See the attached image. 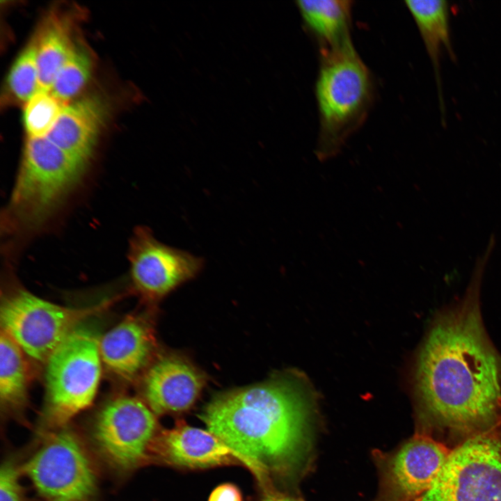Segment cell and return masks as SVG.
I'll use <instances>...</instances> for the list:
<instances>
[{
  "label": "cell",
  "mask_w": 501,
  "mask_h": 501,
  "mask_svg": "<svg viewBox=\"0 0 501 501\" xmlns=\"http://www.w3.org/2000/svg\"><path fill=\"white\" fill-rule=\"evenodd\" d=\"M486 262L477 259L464 297L435 319L414 378L425 418L472 435L501 421V357L486 332L479 300Z\"/></svg>",
  "instance_id": "6da1fadb"
},
{
  "label": "cell",
  "mask_w": 501,
  "mask_h": 501,
  "mask_svg": "<svg viewBox=\"0 0 501 501\" xmlns=\"http://www.w3.org/2000/svg\"><path fill=\"white\" fill-rule=\"evenodd\" d=\"M201 419L243 459L264 488L271 486V474L289 476L308 458L310 407L290 382L272 380L219 395Z\"/></svg>",
  "instance_id": "7a4b0ae2"
},
{
  "label": "cell",
  "mask_w": 501,
  "mask_h": 501,
  "mask_svg": "<svg viewBox=\"0 0 501 501\" xmlns=\"http://www.w3.org/2000/svg\"><path fill=\"white\" fill-rule=\"evenodd\" d=\"M315 95L319 152L336 151L365 121L374 97L372 74L353 43L320 50Z\"/></svg>",
  "instance_id": "3957f363"
},
{
  "label": "cell",
  "mask_w": 501,
  "mask_h": 501,
  "mask_svg": "<svg viewBox=\"0 0 501 501\" xmlns=\"http://www.w3.org/2000/svg\"><path fill=\"white\" fill-rule=\"evenodd\" d=\"M100 339L91 330L75 328L45 363L44 418L58 429L93 403L100 384Z\"/></svg>",
  "instance_id": "277c9868"
},
{
  "label": "cell",
  "mask_w": 501,
  "mask_h": 501,
  "mask_svg": "<svg viewBox=\"0 0 501 501\" xmlns=\"http://www.w3.org/2000/svg\"><path fill=\"white\" fill-rule=\"evenodd\" d=\"M72 308L15 288L1 304V331L33 360L46 363L51 354L86 317L105 307Z\"/></svg>",
  "instance_id": "5b68a950"
},
{
  "label": "cell",
  "mask_w": 501,
  "mask_h": 501,
  "mask_svg": "<svg viewBox=\"0 0 501 501\" xmlns=\"http://www.w3.org/2000/svg\"><path fill=\"white\" fill-rule=\"evenodd\" d=\"M20 469L45 501H90L97 490V473L88 452L65 427L50 432Z\"/></svg>",
  "instance_id": "8992f818"
},
{
  "label": "cell",
  "mask_w": 501,
  "mask_h": 501,
  "mask_svg": "<svg viewBox=\"0 0 501 501\" xmlns=\"http://www.w3.org/2000/svg\"><path fill=\"white\" fill-rule=\"evenodd\" d=\"M415 501H501V438L488 430L452 450L431 488Z\"/></svg>",
  "instance_id": "52a82bcc"
},
{
  "label": "cell",
  "mask_w": 501,
  "mask_h": 501,
  "mask_svg": "<svg viewBox=\"0 0 501 501\" xmlns=\"http://www.w3.org/2000/svg\"><path fill=\"white\" fill-rule=\"evenodd\" d=\"M159 432L157 415L136 397H119L97 413L92 436L101 456L120 472L150 462L151 447Z\"/></svg>",
  "instance_id": "ba28073f"
},
{
  "label": "cell",
  "mask_w": 501,
  "mask_h": 501,
  "mask_svg": "<svg viewBox=\"0 0 501 501\" xmlns=\"http://www.w3.org/2000/svg\"><path fill=\"white\" fill-rule=\"evenodd\" d=\"M127 256L133 287L148 301L160 300L196 277L205 263L201 257L159 241L143 225L134 230Z\"/></svg>",
  "instance_id": "9c48e42d"
},
{
  "label": "cell",
  "mask_w": 501,
  "mask_h": 501,
  "mask_svg": "<svg viewBox=\"0 0 501 501\" xmlns=\"http://www.w3.org/2000/svg\"><path fill=\"white\" fill-rule=\"evenodd\" d=\"M452 450L430 435L418 433L385 460L383 484L395 501H415L433 486Z\"/></svg>",
  "instance_id": "30bf717a"
},
{
  "label": "cell",
  "mask_w": 501,
  "mask_h": 501,
  "mask_svg": "<svg viewBox=\"0 0 501 501\" xmlns=\"http://www.w3.org/2000/svg\"><path fill=\"white\" fill-rule=\"evenodd\" d=\"M150 459L188 469L245 466L243 459L215 434L183 421L171 429L159 431L151 447Z\"/></svg>",
  "instance_id": "8fae6325"
},
{
  "label": "cell",
  "mask_w": 501,
  "mask_h": 501,
  "mask_svg": "<svg viewBox=\"0 0 501 501\" xmlns=\"http://www.w3.org/2000/svg\"><path fill=\"white\" fill-rule=\"evenodd\" d=\"M205 384L204 375L183 358L164 355L145 369L142 381L144 401L161 415L189 410Z\"/></svg>",
  "instance_id": "7c38bea8"
},
{
  "label": "cell",
  "mask_w": 501,
  "mask_h": 501,
  "mask_svg": "<svg viewBox=\"0 0 501 501\" xmlns=\"http://www.w3.org/2000/svg\"><path fill=\"white\" fill-rule=\"evenodd\" d=\"M102 363L113 374L126 380L136 377L152 362L155 340L142 317H128L100 338Z\"/></svg>",
  "instance_id": "4fadbf2b"
},
{
  "label": "cell",
  "mask_w": 501,
  "mask_h": 501,
  "mask_svg": "<svg viewBox=\"0 0 501 501\" xmlns=\"http://www.w3.org/2000/svg\"><path fill=\"white\" fill-rule=\"evenodd\" d=\"M106 105L97 97L67 104L46 137L67 152L90 163L101 128Z\"/></svg>",
  "instance_id": "5bb4252c"
},
{
  "label": "cell",
  "mask_w": 501,
  "mask_h": 501,
  "mask_svg": "<svg viewBox=\"0 0 501 501\" xmlns=\"http://www.w3.org/2000/svg\"><path fill=\"white\" fill-rule=\"evenodd\" d=\"M296 6L320 50L335 49L352 43L351 1L299 0Z\"/></svg>",
  "instance_id": "9a60e30c"
},
{
  "label": "cell",
  "mask_w": 501,
  "mask_h": 501,
  "mask_svg": "<svg viewBox=\"0 0 501 501\" xmlns=\"http://www.w3.org/2000/svg\"><path fill=\"white\" fill-rule=\"evenodd\" d=\"M72 21L68 16L50 14L38 36L37 63L40 90L50 91L55 77L72 52Z\"/></svg>",
  "instance_id": "2e32d148"
},
{
  "label": "cell",
  "mask_w": 501,
  "mask_h": 501,
  "mask_svg": "<svg viewBox=\"0 0 501 501\" xmlns=\"http://www.w3.org/2000/svg\"><path fill=\"white\" fill-rule=\"evenodd\" d=\"M424 42L439 84L440 58L443 49L455 58L451 42L450 6L444 0H410L405 1Z\"/></svg>",
  "instance_id": "e0dca14e"
},
{
  "label": "cell",
  "mask_w": 501,
  "mask_h": 501,
  "mask_svg": "<svg viewBox=\"0 0 501 501\" xmlns=\"http://www.w3.org/2000/svg\"><path fill=\"white\" fill-rule=\"evenodd\" d=\"M25 353L5 333L0 337V401L5 411L22 409L27 401L29 374Z\"/></svg>",
  "instance_id": "ac0fdd59"
},
{
  "label": "cell",
  "mask_w": 501,
  "mask_h": 501,
  "mask_svg": "<svg viewBox=\"0 0 501 501\" xmlns=\"http://www.w3.org/2000/svg\"><path fill=\"white\" fill-rule=\"evenodd\" d=\"M92 61L88 50L81 44H75L55 77L50 92L65 103L75 97L90 79Z\"/></svg>",
  "instance_id": "d6986e66"
},
{
  "label": "cell",
  "mask_w": 501,
  "mask_h": 501,
  "mask_svg": "<svg viewBox=\"0 0 501 501\" xmlns=\"http://www.w3.org/2000/svg\"><path fill=\"white\" fill-rule=\"evenodd\" d=\"M66 105L50 91L38 90L24 109L23 122L28 137L46 136Z\"/></svg>",
  "instance_id": "ffe728a7"
},
{
  "label": "cell",
  "mask_w": 501,
  "mask_h": 501,
  "mask_svg": "<svg viewBox=\"0 0 501 501\" xmlns=\"http://www.w3.org/2000/svg\"><path fill=\"white\" fill-rule=\"evenodd\" d=\"M6 85L10 95L20 102H27L40 90L37 47L34 39L13 63Z\"/></svg>",
  "instance_id": "44dd1931"
},
{
  "label": "cell",
  "mask_w": 501,
  "mask_h": 501,
  "mask_svg": "<svg viewBox=\"0 0 501 501\" xmlns=\"http://www.w3.org/2000/svg\"><path fill=\"white\" fill-rule=\"evenodd\" d=\"M21 469L12 460L3 463L0 471V501H26L19 482Z\"/></svg>",
  "instance_id": "7402d4cb"
},
{
  "label": "cell",
  "mask_w": 501,
  "mask_h": 501,
  "mask_svg": "<svg viewBox=\"0 0 501 501\" xmlns=\"http://www.w3.org/2000/svg\"><path fill=\"white\" fill-rule=\"evenodd\" d=\"M208 501H242V495L236 485L225 483L212 491Z\"/></svg>",
  "instance_id": "603a6c76"
},
{
  "label": "cell",
  "mask_w": 501,
  "mask_h": 501,
  "mask_svg": "<svg viewBox=\"0 0 501 501\" xmlns=\"http://www.w3.org/2000/svg\"><path fill=\"white\" fill-rule=\"evenodd\" d=\"M260 501H305L299 497L290 495L274 489L272 486L264 488Z\"/></svg>",
  "instance_id": "cb8c5ba5"
}]
</instances>
